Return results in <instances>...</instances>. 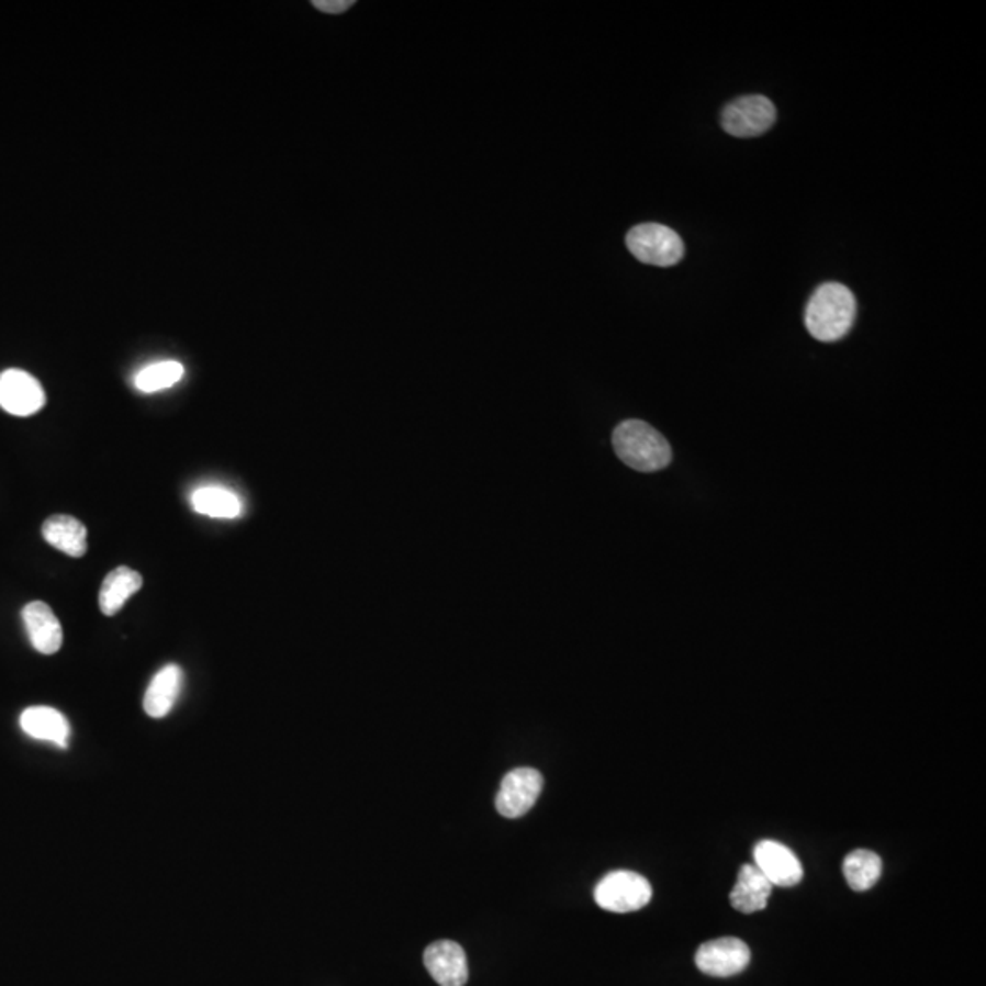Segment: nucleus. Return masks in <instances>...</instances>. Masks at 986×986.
I'll use <instances>...</instances> for the list:
<instances>
[{"mask_svg":"<svg viewBox=\"0 0 986 986\" xmlns=\"http://www.w3.org/2000/svg\"><path fill=\"white\" fill-rule=\"evenodd\" d=\"M856 315L855 296L842 283H822L806 307V327L819 341H837L850 333Z\"/></svg>","mask_w":986,"mask_h":986,"instance_id":"obj_1","label":"nucleus"},{"mask_svg":"<svg viewBox=\"0 0 986 986\" xmlns=\"http://www.w3.org/2000/svg\"><path fill=\"white\" fill-rule=\"evenodd\" d=\"M614 450L627 467L638 472L663 470L672 461V450L665 437L643 421H625L614 429Z\"/></svg>","mask_w":986,"mask_h":986,"instance_id":"obj_2","label":"nucleus"},{"mask_svg":"<svg viewBox=\"0 0 986 986\" xmlns=\"http://www.w3.org/2000/svg\"><path fill=\"white\" fill-rule=\"evenodd\" d=\"M627 247L636 260L657 267L676 266L685 253L680 234L660 223H643L630 228Z\"/></svg>","mask_w":986,"mask_h":986,"instance_id":"obj_3","label":"nucleus"},{"mask_svg":"<svg viewBox=\"0 0 986 986\" xmlns=\"http://www.w3.org/2000/svg\"><path fill=\"white\" fill-rule=\"evenodd\" d=\"M652 897L651 883L635 872H613L597 883L594 899L603 910L614 914H629L649 905Z\"/></svg>","mask_w":986,"mask_h":986,"instance_id":"obj_4","label":"nucleus"},{"mask_svg":"<svg viewBox=\"0 0 986 986\" xmlns=\"http://www.w3.org/2000/svg\"><path fill=\"white\" fill-rule=\"evenodd\" d=\"M776 109L764 96H746L727 104L721 126L735 137H757L775 125Z\"/></svg>","mask_w":986,"mask_h":986,"instance_id":"obj_5","label":"nucleus"},{"mask_svg":"<svg viewBox=\"0 0 986 986\" xmlns=\"http://www.w3.org/2000/svg\"><path fill=\"white\" fill-rule=\"evenodd\" d=\"M542 784L545 778L537 770L517 767L509 771L498 787L495 808L506 819H519L534 808V804L541 795Z\"/></svg>","mask_w":986,"mask_h":986,"instance_id":"obj_6","label":"nucleus"},{"mask_svg":"<svg viewBox=\"0 0 986 986\" xmlns=\"http://www.w3.org/2000/svg\"><path fill=\"white\" fill-rule=\"evenodd\" d=\"M694 961L705 976L732 977L748 968L751 952L742 939L721 938L702 944Z\"/></svg>","mask_w":986,"mask_h":986,"instance_id":"obj_7","label":"nucleus"},{"mask_svg":"<svg viewBox=\"0 0 986 986\" xmlns=\"http://www.w3.org/2000/svg\"><path fill=\"white\" fill-rule=\"evenodd\" d=\"M46 395L35 377L22 369L0 373V407L15 417H30L43 410Z\"/></svg>","mask_w":986,"mask_h":986,"instance_id":"obj_8","label":"nucleus"},{"mask_svg":"<svg viewBox=\"0 0 986 986\" xmlns=\"http://www.w3.org/2000/svg\"><path fill=\"white\" fill-rule=\"evenodd\" d=\"M754 866L764 873L773 886L792 888L803 881V864L787 845L775 840H762L754 848Z\"/></svg>","mask_w":986,"mask_h":986,"instance_id":"obj_9","label":"nucleus"},{"mask_svg":"<svg viewBox=\"0 0 986 986\" xmlns=\"http://www.w3.org/2000/svg\"><path fill=\"white\" fill-rule=\"evenodd\" d=\"M424 965L440 986H464L468 983V960L461 944L437 941L424 952Z\"/></svg>","mask_w":986,"mask_h":986,"instance_id":"obj_10","label":"nucleus"},{"mask_svg":"<svg viewBox=\"0 0 986 986\" xmlns=\"http://www.w3.org/2000/svg\"><path fill=\"white\" fill-rule=\"evenodd\" d=\"M22 621L33 649L41 654H55L63 646V627L49 605L43 602L27 603L22 608Z\"/></svg>","mask_w":986,"mask_h":986,"instance_id":"obj_11","label":"nucleus"},{"mask_svg":"<svg viewBox=\"0 0 986 986\" xmlns=\"http://www.w3.org/2000/svg\"><path fill=\"white\" fill-rule=\"evenodd\" d=\"M773 884L765 878L764 873L760 872L754 864H743L738 872L737 884L732 888L729 899L735 910L742 914H754V911L764 910L770 900Z\"/></svg>","mask_w":986,"mask_h":986,"instance_id":"obj_12","label":"nucleus"},{"mask_svg":"<svg viewBox=\"0 0 986 986\" xmlns=\"http://www.w3.org/2000/svg\"><path fill=\"white\" fill-rule=\"evenodd\" d=\"M21 727L27 737L55 743L59 748H66L70 740V724L54 707H30L21 715Z\"/></svg>","mask_w":986,"mask_h":986,"instance_id":"obj_13","label":"nucleus"},{"mask_svg":"<svg viewBox=\"0 0 986 986\" xmlns=\"http://www.w3.org/2000/svg\"><path fill=\"white\" fill-rule=\"evenodd\" d=\"M183 677L181 666L173 665V663L165 665L153 677V682L145 693V699H143L145 713L153 718H165L178 702L179 693L183 688Z\"/></svg>","mask_w":986,"mask_h":986,"instance_id":"obj_14","label":"nucleus"},{"mask_svg":"<svg viewBox=\"0 0 986 986\" xmlns=\"http://www.w3.org/2000/svg\"><path fill=\"white\" fill-rule=\"evenodd\" d=\"M87 526L71 515H52L44 520L43 537L59 552L82 558L87 553Z\"/></svg>","mask_w":986,"mask_h":986,"instance_id":"obj_15","label":"nucleus"},{"mask_svg":"<svg viewBox=\"0 0 986 986\" xmlns=\"http://www.w3.org/2000/svg\"><path fill=\"white\" fill-rule=\"evenodd\" d=\"M143 586V578L136 570L128 567H117L104 578L103 586L99 592V608L104 616H114L125 607V603L131 600Z\"/></svg>","mask_w":986,"mask_h":986,"instance_id":"obj_16","label":"nucleus"},{"mask_svg":"<svg viewBox=\"0 0 986 986\" xmlns=\"http://www.w3.org/2000/svg\"><path fill=\"white\" fill-rule=\"evenodd\" d=\"M192 508L198 514L216 519H236L244 514V504L233 490L217 484H209L195 490L190 497Z\"/></svg>","mask_w":986,"mask_h":986,"instance_id":"obj_17","label":"nucleus"},{"mask_svg":"<svg viewBox=\"0 0 986 986\" xmlns=\"http://www.w3.org/2000/svg\"><path fill=\"white\" fill-rule=\"evenodd\" d=\"M842 870H844L845 883L850 884L851 889L866 892L877 884L881 872H883V861L873 851L855 850L845 856Z\"/></svg>","mask_w":986,"mask_h":986,"instance_id":"obj_18","label":"nucleus"},{"mask_svg":"<svg viewBox=\"0 0 986 986\" xmlns=\"http://www.w3.org/2000/svg\"><path fill=\"white\" fill-rule=\"evenodd\" d=\"M183 363L176 360H164V362L150 363L147 368H143L134 379L137 390L143 393H156V391L168 390L172 385L178 384L183 379Z\"/></svg>","mask_w":986,"mask_h":986,"instance_id":"obj_19","label":"nucleus"},{"mask_svg":"<svg viewBox=\"0 0 986 986\" xmlns=\"http://www.w3.org/2000/svg\"><path fill=\"white\" fill-rule=\"evenodd\" d=\"M355 4L352 0H315L313 5H315L316 10L324 11V13H344V11L349 10L351 5Z\"/></svg>","mask_w":986,"mask_h":986,"instance_id":"obj_20","label":"nucleus"}]
</instances>
